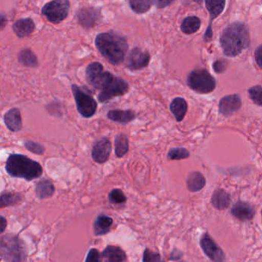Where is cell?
Returning <instances> with one entry per match:
<instances>
[{
	"instance_id": "obj_10",
	"label": "cell",
	"mask_w": 262,
	"mask_h": 262,
	"mask_svg": "<svg viewBox=\"0 0 262 262\" xmlns=\"http://www.w3.org/2000/svg\"><path fill=\"white\" fill-rule=\"evenodd\" d=\"M200 247L203 249L205 255L212 262L224 261L225 253L223 249L212 239L208 233L202 235L200 241Z\"/></svg>"
},
{
	"instance_id": "obj_23",
	"label": "cell",
	"mask_w": 262,
	"mask_h": 262,
	"mask_svg": "<svg viewBox=\"0 0 262 262\" xmlns=\"http://www.w3.org/2000/svg\"><path fill=\"white\" fill-rule=\"evenodd\" d=\"M171 112L177 122H181L184 118L188 110V105L186 100L181 97L174 98L169 106Z\"/></svg>"
},
{
	"instance_id": "obj_1",
	"label": "cell",
	"mask_w": 262,
	"mask_h": 262,
	"mask_svg": "<svg viewBox=\"0 0 262 262\" xmlns=\"http://www.w3.org/2000/svg\"><path fill=\"white\" fill-rule=\"evenodd\" d=\"M220 44L226 56L240 55L250 44V34L247 25L243 22H234L229 24L222 32Z\"/></svg>"
},
{
	"instance_id": "obj_41",
	"label": "cell",
	"mask_w": 262,
	"mask_h": 262,
	"mask_svg": "<svg viewBox=\"0 0 262 262\" xmlns=\"http://www.w3.org/2000/svg\"><path fill=\"white\" fill-rule=\"evenodd\" d=\"M8 23V18L4 14L0 13V30L4 29Z\"/></svg>"
},
{
	"instance_id": "obj_2",
	"label": "cell",
	"mask_w": 262,
	"mask_h": 262,
	"mask_svg": "<svg viewBox=\"0 0 262 262\" xmlns=\"http://www.w3.org/2000/svg\"><path fill=\"white\" fill-rule=\"evenodd\" d=\"M95 46L111 64H121L125 58L128 44L127 39L115 32H102L95 38Z\"/></svg>"
},
{
	"instance_id": "obj_6",
	"label": "cell",
	"mask_w": 262,
	"mask_h": 262,
	"mask_svg": "<svg viewBox=\"0 0 262 262\" xmlns=\"http://www.w3.org/2000/svg\"><path fill=\"white\" fill-rule=\"evenodd\" d=\"M69 9L70 3L67 0H54L49 2L43 6L41 14L46 16L50 23L59 24L67 18Z\"/></svg>"
},
{
	"instance_id": "obj_13",
	"label": "cell",
	"mask_w": 262,
	"mask_h": 262,
	"mask_svg": "<svg viewBox=\"0 0 262 262\" xmlns=\"http://www.w3.org/2000/svg\"><path fill=\"white\" fill-rule=\"evenodd\" d=\"M112 150V145L110 140L107 138H102L94 144L92 155L94 161L102 164L106 163L110 157Z\"/></svg>"
},
{
	"instance_id": "obj_35",
	"label": "cell",
	"mask_w": 262,
	"mask_h": 262,
	"mask_svg": "<svg viewBox=\"0 0 262 262\" xmlns=\"http://www.w3.org/2000/svg\"><path fill=\"white\" fill-rule=\"evenodd\" d=\"M143 262H164L160 254L149 249H145L143 252Z\"/></svg>"
},
{
	"instance_id": "obj_3",
	"label": "cell",
	"mask_w": 262,
	"mask_h": 262,
	"mask_svg": "<svg viewBox=\"0 0 262 262\" xmlns=\"http://www.w3.org/2000/svg\"><path fill=\"white\" fill-rule=\"evenodd\" d=\"M5 169L12 178L28 182L39 178L43 173L42 167L38 162L21 154H11L6 160Z\"/></svg>"
},
{
	"instance_id": "obj_17",
	"label": "cell",
	"mask_w": 262,
	"mask_h": 262,
	"mask_svg": "<svg viewBox=\"0 0 262 262\" xmlns=\"http://www.w3.org/2000/svg\"><path fill=\"white\" fill-rule=\"evenodd\" d=\"M4 123L7 129L12 132H19L23 129L21 112L17 108L9 109L4 115Z\"/></svg>"
},
{
	"instance_id": "obj_20",
	"label": "cell",
	"mask_w": 262,
	"mask_h": 262,
	"mask_svg": "<svg viewBox=\"0 0 262 262\" xmlns=\"http://www.w3.org/2000/svg\"><path fill=\"white\" fill-rule=\"evenodd\" d=\"M55 191V186L52 182L46 178L40 180L35 186V195L39 199H47L51 198L53 196Z\"/></svg>"
},
{
	"instance_id": "obj_40",
	"label": "cell",
	"mask_w": 262,
	"mask_h": 262,
	"mask_svg": "<svg viewBox=\"0 0 262 262\" xmlns=\"http://www.w3.org/2000/svg\"><path fill=\"white\" fill-rule=\"evenodd\" d=\"M182 256H183V253H182L181 252L178 250H174L173 252H172V254H171L169 259L177 261V260L180 259Z\"/></svg>"
},
{
	"instance_id": "obj_31",
	"label": "cell",
	"mask_w": 262,
	"mask_h": 262,
	"mask_svg": "<svg viewBox=\"0 0 262 262\" xmlns=\"http://www.w3.org/2000/svg\"><path fill=\"white\" fill-rule=\"evenodd\" d=\"M189 152L184 148H174L168 152L167 158L170 160H181L189 158Z\"/></svg>"
},
{
	"instance_id": "obj_25",
	"label": "cell",
	"mask_w": 262,
	"mask_h": 262,
	"mask_svg": "<svg viewBox=\"0 0 262 262\" xmlns=\"http://www.w3.org/2000/svg\"><path fill=\"white\" fill-rule=\"evenodd\" d=\"M206 178L203 174L199 172H194L189 174L186 180L188 189L191 192H197L201 191L206 186Z\"/></svg>"
},
{
	"instance_id": "obj_12",
	"label": "cell",
	"mask_w": 262,
	"mask_h": 262,
	"mask_svg": "<svg viewBox=\"0 0 262 262\" xmlns=\"http://www.w3.org/2000/svg\"><path fill=\"white\" fill-rule=\"evenodd\" d=\"M77 18L81 26L92 28L101 21L102 15L100 9L89 6L80 9L77 14Z\"/></svg>"
},
{
	"instance_id": "obj_24",
	"label": "cell",
	"mask_w": 262,
	"mask_h": 262,
	"mask_svg": "<svg viewBox=\"0 0 262 262\" xmlns=\"http://www.w3.org/2000/svg\"><path fill=\"white\" fill-rule=\"evenodd\" d=\"M107 118L113 122L119 123H129L136 118V113L132 110H115L109 111Z\"/></svg>"
},
{
	"instance_id": "obj_36",
	"label": "cell",
	"mask_w": 262,
	"mask_h": 262,
	"mask_svg": "<svg viewBox=\"0 0 262 262\" xmlns=\"http://www.w3.org/2000/svg\"><path fill=\"white\" fill-rule=\"evenodd\" d=\"M228 67V61L225 59H219L213 63V69L217 73L225 72Z\"/></svg>"
},
{
	"instance_id": "obj_18",
	"label": "cell",
	"mask_w": 262,
	"mask_h": 262,
	"mask_svg": "<svg viewBox=\"0 0 262 262\" xmlns=\"http://www.w3.org/2000/svg\"><path fill=\"white\" fill-rule=\"evenodd\" d=\"M35 24L31 18H20L12 25V30L19 38L29 36L33 33Z\"/></svg>"
},
{
	"instance_id": "obj_29",
	"label": "cell",
	"mask_w": 262,
	"mask_h": 262,
	"mask_svg": "<svg viewBox=\"0 0 262 262\" xmlns=\"http://www.w3.org/2000/svg\"><path fill=\"white\" fill-rule=\"evenodd\" d=\"M115 154L118 158H122L129 150V143L125 135H118L115 138Z\"/></svg>"
},
{
	"instance_id": "obj_34",
	"label": "cell",
	"mask_w": 262,
	"mask_h": 262,
	"mask_svg": "<svg viewBox=\"0 0 262 262\" xmlns=\"http://www.w3.org/2000/svg\"><path fill=\"white\" fill-rule=\"evenodd\" d=\"M249 96L255 104L262 106V86H255L249 89Z\"/></svg>"
},
{
	"instance_id": "obj_42",
	"label": "cell",
	"mask_w": 262,
	"mask_h": 262,
	"mask_svg": "<svg viewBox=\"0 0 262 262\" xmlns=\"http://www.w3.org/2000/svg\"><path fill=\"white\" fill-rule=\"evenodd\" d=\"M172 1H159L156 2L155 3L157 4V7L158 8H164L166 6H169V4L172 3Z\"/></svg>"
},
{
	"instance_id": "obj_9",
	"label": "cell",
	"mask_w": 262,
	"mask_h": 262,
	"mask_svg": "<svg viewBox=\"0 0 262 262\" xmlns=\"http://www.w3.org/2000/svg\"><path fill=\"white\" fill-rule=\"evenodd\" d=\"M115 75L104 70L101 63H92L86 69V79L95 89L101 91Z\"/></svg>"
},
{
	"instance_id": "obj_26",
	"label": "cell",
	"mask_w": 262,
	"mask_h": 262,
	"mask_svg": "<svg viewBox=\"0 0 262 262\" xmlns=\"http://www.w3.org/2000/svg\"><path fill=\"white\" fill-rule=\"evenodd\" d=\"M18 61L26 67L36 68L38 66V57L30 49H21L18 55Z\"/></svg>"
},
{
	"instance_id": "obj_30",
	"label": "cell",
	"mask_w": 262,
	"mask_h": 262,
	"mask_svg": "<svg viewBox=\"0 0 262 262\" xmlns=\"http://www.w3.org/2000/svg\"><path fill=\"white\" fill-rule=\"evenodd\" d=\"M130 6L131 9L136 13L142 14L145 13L149 10L154 2L151 1H139V0H132L130 1Z\"/></svg>"
},
{
	"instance_id": "obj_27",
	"label": "cell",
	"mask_w": 262,
	"mask_h": 262,
	"mask_svg": "<svg viewBox=\"0 0 262 262\" xmlns=\"http://www.w3.org/2000/svg\"><path fill=\"white\" fill-rule=\"evenodd\" d=\"M23 195L18 192H4L0 195V209L17 206L23 201Z\"/></svg>"
},
{
	"instance_id": "obj_33",
	"label": "cell",
	"mask_w": 262,
	"mask_h": 262,
	"mask_svg": "<svg viewBox=\"0 0 262 262\" xmlns=\"http://www.w3.org/2000/svg\"><path fill=\"white\" fill-rule=\"evenodd\" d=\"M24 146L28 151L32 152V153L35 154V155H43L45 151H46L44 146H41V144L36 143V142L32 141V140H27L25 143Z\"/></svg>"
},
{
	"instance_id": "obj_14",
	"label": "cell",
	"mask_w": 262,
	"mask_h": 262,
	"mask_svg": "<svg viewBox=\"0 0 262 262\" xmlns=\"http://www.w3.org/2000/svg\"><path fill=\"white\" fill-rule=\"evenodd\" d=\"M255 208L250 203L238 201L231 209L232 216L241 221H251L255 215Z\"/></svg>"
},
{
	"instance_id": "obj_19",
	"label": "cell",
	"mask_w": 262,
	"mask_h": 262,
	"mask_svg": "<svg viewBox=\"0 0 262 262\" xmlns=\"http://www.w3.org/2000/svg\"><path fill=\"white\" fill-rule=\"evenodd\" d=\"M231 196L229 192L223 189L214 191L211 198L212 206L217 210L223 211L229 208L231 205Z\"/></svg>"
},
{
	"instance_id": "obj_38",
	"label": "cell",
	"mask_w": 262,
	"mask_h": 262,
	"mask_svg": "<svg viewBox=\"0 0 262 262\" xmlns=\"http://www.w3.org/2000/svg\"><path fill=\"white\" fill-rule=\"evenodd\" d=\"M255 61L257 64L262 69V45L257 48L255 52Z\"/></svg>"
},
{
	"instance_id": "obj_11",
	"label": "cell",
	"mask_w": 262,
	"mask_h": 262,
	"mask_svg": "<svg viewBox=\"0 0 262 262\" xmlns=\"http://www.w3.org/2000/svg\"><path fill=\"white\" fill-rule=\"evenodd\" d=\"M149 52L140 48H134L126 58V66L131 70H140L149 65Z\"/></svg>"
},
{
	"instance_id": "obj_16",
	"label": "cell",
	"mask_w": 262,
	"mask_h": 262,
	"mask_svg": "<svg viewBox=\"0 0 262 262\" xmlns=\"http://www.w3.org/2000/svg\"><path fill=\"white\" fill-rule=\"evenodd\" d=\"M242 101L240 97L237 94L227 95L223 97L220 102V113L224 116H230L232 114L238 111L241 108Z\"/></svg>"
},
{
	"instance_id": "obj_7",
	"label": "cell",
	"mask_w": 262,
	"mask_h": 262,
	"mask_svg": "<svg viewBox=\"0 0 262 262\" xmlns=\"http://www.w3.org/2000/svg\"><path fill=\"white\" fill-rule=\"evenodd\" d=\"M72 90L78 112L84 118L93 116L98 109L97 102L77 85H72Z\"/></svg>"
},
{
	"instance_id": "obj_15",
	"label": "cell",
	"mask_w": 262,
	"mask_h": 262,
	"mask_svg": "<svg viewBox=\"0 0 262 262\" xmlns=\"http://www.w3.org/2000/svg\"><path fill=\"white\" fill-rule=\"evenodd\" d=\"M205 3H206V9L209 11V15H210V22H209V26L206 29V33H205L204 39L206 41H209L212 39V21L223 12L226 2L207 0L205 2Z\"/></svg>"
},
{
	"instance_id": "obj_28",
	"label": "cell",
	"mask_w": 262,
	"mask_h": 262,
	"mask_svg": "<svg viewBox=\"0 0 262 262\" xmlns=\"http://www.w3.org/2000/svg\"><path fill=\"white\" fill-rule=\"evenodd\" d=\"M201 26V20L197 16H189L182 22L180 29L183 33L191 35L195 33Z\"/></svg>"
},
{
	"instance_id": "obj_21",
	"label": "cell",
	"mask_w": 262,
	"mask_h": 262,
	"mask_svg": "<svg viewBox=\"0 0 262 262\" xmlns=\"http://www.w3.org/2000/svg\"><path fill=\"white\" fill-rule=\"evenodd\" d=\"M102 258L104 262H124L127 255L121 248L108 246L103 251Z\"/></svg>"
},
{
	"instance_id": "obj_32",
	"label": "cell",
	"mask_w": 262,
	"mask_h": 262,
	"mask_svg": "<svg viewBox=\"0 0 262 262\" xmlns=\"http://www.w3.org/2000/svg\"><path fill=\"white\" fill-rule=\"evenodd\" d=\"M109 201L112 204H123L127 201L125 195L121 189H113L108 195Z\"/></svg>"
},
{
	"instance_id": "obj_43",
	"label": "cell",
	"mask_w": 262,
	"mask_h": 262,
	"mask_svg": "<svg viewBox=\"0 0 262 262\" xmlns=\"http://www.w3.org/2000/svg\"><path fill=\"white\" fill-rule=\"evenodd\" d=\"M261 216H262V210H261Z\"/></svg>"
},
{
	"instance_id": "obj_39",
	"label": "cell",
	"mask_w": 262,
	"mask_h": 262,
	"mask_svg": "<svg viewBox=\"0 0 262 262\" xmlns=\"http://www.w3.org/2000/svg\"><path fill=\"white\" fill-rule=\"evenodd\" d=\"M7 225V219L5 217L0 215V235H2L6 231Z\"/></svg>"
},
{
	"instance_id": "obj_44",
	"label": "cell",
	"mask_w": 262,
	"mask_h": 262,
	"mask_svg": "<svg viewBox=\"0 0 262 262\" xmlns=\"http://www.w3.org/2000/svg\"><path fill=\"white\" fill-rule=\"evenodd\" d=\"M180 262H184V261H180Z\"/></svg>"
},
{
	"instance_id": "obj_22",
	"label": "cell",
	"mask_w": 262,
	"mask_h": 262,
	"mask_svg": "<svg viewBox=\"0 0 262 262\" xmlns=\"http://www.w3.org/2000/svg\"><path fill=\"white\" fill-rule=\"evenodd\" d=\"M113 219L105 215H98L94 223V233L96 236L106 235L110 232Z\"/></svg>"
},
{
	"instance_id": "obj_8",
	"label": "cell",
	"mask_w": 262,
	"mask_h": 262,
	"mask_svg": "<svg viewBox=\"0 0 262 262\" xmlns=\"http://www.w3.org/2000/svg\"><path fill=\"white\" fill-rule=\"evenodd\" d=\"M128 90V83L123 78L115 75L114 78L101 89L98 94V98L100 103H104L117 97L125 95Z\"/></svg>"
},
{
	"instance_id": "obj_4",
	"label": "cell",
	"mask_w": 262,
	"mask_h": 262,
	"mask_svg": "<svg viewBox=\"0 0 262 262\" xmlns=\"http://www.w3.org/2000/svg\"><path fill=\"white\" fill-rule=\"evenodd\" d=\"M27 255L26 243L18 235L8 234L0 238V259L6 262H24Z\"/></svg>"
},
{
	"instance_id": "obj_37",
	"label": "cell",
	"mask_w": 262,
	"mask_h": 262,
	"mask_svg": "<svg viewBox=\"0 0 262 262\" xmlns=\"http://www.w3.org/2000/svg\"><path fill=\"white\" fill-rule=\"evenodd\" d=\"M100 252L96 249H92L86 257L85 262H100Z\"/></svg>"
},
{
	"instance_id": "obj_5",
	"label": "cell",
	"mask_w": 262,
	"mask_h": 262,
	"mask_svg": "<svg viewBox=\"0 0 262 262\" xmlns=\"http://www.w3.org/2000/svg\"><path fill=\"white\" fill-rule=\"evenodd\" d=\"M187 84L198 93L207 94L213 92L216 81L206 69H199L192 71L188 75Z\"/></svg>"
}]
</instances>
